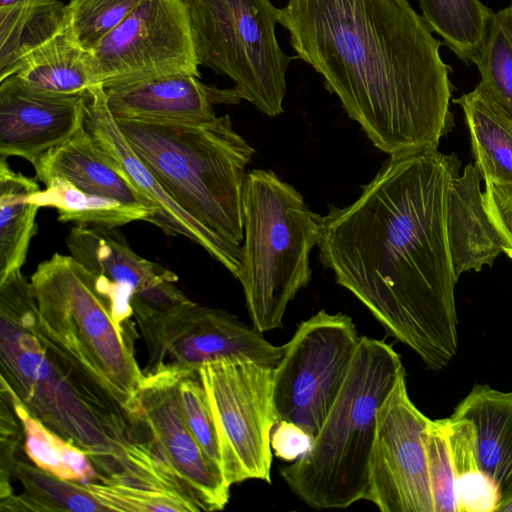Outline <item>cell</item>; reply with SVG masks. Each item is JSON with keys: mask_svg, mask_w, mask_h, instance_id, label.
Returning a JSON list of instances; mask_svg holds the SVG:
<instances>
[{"mask_svg": "<svg viewBox=\"0 0 512 512\" xmlns=\"http://www.w3.org/2000/svg\"><path fill=\"white\" fill-rule=\"evenodd\" d=\"M454 155H393L345 207L321 217L319 260L398 341L434 371L458 351L447 233Z\"/></svg>", "mask_w": 512, "mask_h": 512, "instance_id": "cell-1", "label": "cell"}, {"mask_svg": "<svg viewBox=\"0 0 512 512\" xmlns=\"http://www.w3.org/2000/svg\"><path fill=\"white\" fill-rule=\"evenodd\" d=\"M278 23L376 148L437 149L453 124L451 68L408 0H288Z\"/></svg>", "mask_w": 512, "mask_h": 512, "instance_id": "cell-2", "label": "cell"}, {"mask_svg": "<svg viewBox=\"0 0 512 512\" xmlns=\"http://www.w3.org/2000/svg\"><path fill=\"white\" fill-rule=\"evenodd\" d=\"M1 384L27 412L83 449L100 482L143 477L151 458L134 442L121 405L43 333L21 269L0 282Z\"/></svg>", "mask_w": 512, "mask_h": 512, "instance_id": "cell-3", "label": "cell"}, {"mask_svg": "<svg viewBox=\"0 0 512 512\" xmlns=\"http://www.w3.org/2000/svg\"><path fill=\"white\" fill-rule=\"evenodd\" d=\"M165 190L243 259V194L255 150L229 115L207 122L115 119Z\"/></svg>", "mask_w": 512, "mask_h": 512, "instance_id": "cell-4", "label": "cell"}, {"mask_svg": "<svg viewBox=\"0 0 512 512\" xmlns=\"http://www.w3.org/2000/svg\"><path fill=\"white\" fill-rule=\"evenodd\" d=\"M405 370L393 346L361 336L343 386L311 448L280 474L315 509H345L366 500L376 412Z\"/></svg>", "mask_w": 512, "mask_h": 512, "instance_id": "cell-5", "label": "cell"}, {"mask_svg": "<svg viewBox=\"0 0 512 512\" xmlns=\"http://www.w3.org/2000/svg\"><path fill=\"white\" fill-rule=\"evenodd\" d=\"M241 273L246 306L260 332L280 329L286 308L311 280L310 253L318 244L321 217L273 171L246 174Z\"/></svg>", "mask_w": 512, "mask_h": 512, "instance_id": "cell-6", "label": "cell"}, {"mask_svg": "<svg viewBox=\"0 0 512 512\" xmlns=\"http://www.w3.org/2000/svg\"><path fill=\"white\" fill-rule=\"evenodd\" d=\"M30 284L43 333L126 411L144 378L134 326L117 325L95 276L71 255L38 264Z\"/></svg>", "mask_w": 512, "mask_h": 512, "instance_id": "cell-7", "label": "cell"}, {"mask_svg": "<svg viewBox=\"0 0 512 512\" xmlns=\"http://www.w3.org/2000/svg\"><path fill=\"white\" fill-rule=\"evenodd\" d=\"M199 66L227 76L243 100L269 117L283 113L292 60L276 37L281 9L270 0H184Z\"/></svg>", "mask_w": 512, "mask_h": 512, "instance_id": "cell-8", "label": "cell"}, {"mask_svg": "<svg viewBox=\"0 0 512 512\" xmlns=\"http://www.w3.org/2000/svg\"><path fill=\"white\" fill-rule=\"evenodd\" d=\"M221 442V470L231 486L271 482V432L278 419L273 401L274 368L245 359H221L198 369Z\"/></svg>", "mask_w": 512, "mask_h": 512, "instance_id": "cell-9", "label": "cell"}, {"mask_svg": "<svg viewBox=\"0 0 512 512\" xmlns=\"http://www.w3.org/2000/svg\"><path fill=\"white\" fill-rule=\"evenodd\" d=\"M359 339L351 317L340 312L320 310L298 325L274 368L278 421L294 422L316 436L343 386Z\"/></svg>", "mask_w": 512, "mask_h": 512, "instance_id": "cell-10", "label": "cell"}, {"mask_svg": "<svg viewBox=\"0 0 512 512\" xmlns=\"http://www.w3.org/2000/svg\"><path fill=\"white\" fill-rule=\"evenodd\" d=\"M143 374L136 398L125 411L133 440L146 448L169 486L196 511L222 510L231 486L188 427L178 389L182 373Z\"/></svg>", "mask_w": 512, "mask_h": 512, "instance_id": "cell-11", "label": "cell"}, {"mask_svg": "<svg viewBox=\"0 0 512 512\" xmlns=\"http://www.w3.org/2000/svg\"><path fill=\"white\" fill-rule=\"evenodd\" d=\"M135 319L148 350L144 373L181 374L221 359H245L275 368L284 354V345L268 342L253 325L192 300Z\"/></svg>", "mask_w": 512, "mask_h": 512, "instance_id": "cell-12", "label": "cell"}, {"mask_svg": "<svg viewBox=\"0 0 512 512\" xmlns=\"http://www.w3.org/2000/svg\"><path fill=\"white\" fill-rule=\"evenodd\" d=\"M104 88L171 75L201 77L184 0H144L90 50Z\"/></svg>", "mask_w": 512, "mask_h": 512, "instance_id": "cell-13", "label": "cell"}, {"mask_svg": "<svg viewBox=\"0 0 512 512\" xmlns=\"http://www.w3.org/2000/svg\"><path fill=\"white\" fill-rule=\"evenodd\" d=\"M429 420L410 399L403 370L376 412L366 500L381 512H435L424 443Z\"/></svg>", "mask_w": 512, "mask_h": 512, "instance_id": "cell-14", "label": "cell"}, {"mask_svg": "<svg viewBox=\"0 0 512 512\" xmlns=\"http://www.w3.org/2000/svg\"><path fill=\"white\" fill-rule=\"evenodd\" d=\"M66 244L70 255L95 276L120 327L134 326L132 315L162 313L190 300L176 286V273L139 256L116 229L76 225Z\"/></svg>", "mask_w": 512, "mask_h": 512, "instance_id": "cell-15", "label": "cell"}, {"mask_svg": "<svg viewBox=\"0 0 512 512\" xmlns=\"http://www.w3.org/2000/svg\"><path fill=\"white\" fill-rule=\"evenodd\" d=\"M88 92L85 128L97 146L153 205L156 213L151 223L168 235L184 236L200 245L238 280L242 257L181 208L139 158L108 108L104 87L97 85Z\"/></svg>", "mask_w": 512, "mask_h": 512, "instance_id": "cell-16", "label": "cell"}, {"mask_svg": "<svg viewBox=\"0 0 512 512\" xmlns=\"http://www.w3.org/2000/svg\"><path fill=\"white\" fill-rule=\"evenodd\" d=\"M89 97L38 89L15 74L1 80L0 157H20L34 167L85 127Z\"/></svg>", "mask_w": 512, "mask_h": 512, "instance_id": "cell-17", "label": "cell"}, {"mask_svg": "<svg viewBox=\"0 0 512 512\" xmlns=\"http://www.w3.org/2000/svg\"><path fill=\"white\" fill-rule=\"evenodd\" d=\"M115 119H152L207 122L217 118L213 105L237 104L235 88L204 84L194 75H171L104 88Z\"/></svg>", "mask_w": 512, "mask_h": 512, "instance_id": "cell-18", "label": "cell"}, {"mask_svg": "<svg viewBox=\"0 0 512 512\" xmlns=\"http://www.w3.org/2000/svg\"><path fill=\"white\" fill-rule=\"evenodd\" d=\"M481 175L469 164L457 176L449 190L447 208V233L450 254L456 275L480 271L492 266L503 252L501 237L487 212Z\"/></svg>", "mask_w": 512, "mask_h": 512, "instance_id": "cell-19", "label": "cell"}, {"mask_svg": "<svg viewBox=\"0 0 512 512\" xmlns=\"http://www.w3.org/2000/svg\"><path fill=\"white\" fill-rule=\"evenodd\" d=\"M34 169L36 178L42 183L57 176L85 192L155 210L97 146L85 127L66 142L44 153Z\"/></svg>", "mask_w": 512, "mask_h": 512, "instance_id": "cell-20", "label": "cell"}, {"mask_svg": "<svg viewBox=\"0 0 512 512\" xmlns=\"http://www.w3.org/2000/svg\"><path fill=\"white\" fill-rule=\"evenodd\" d=\"M451 416L474 424L482 469L497 486L500 503L512 497V391L476 384Z\"/></svg>", "mask_w": 512, "mask_h": 512, "instance_id": "cell-21", "label": "cell"}, {"mask_svg": "<svg viewBox=\"0 0 512 512\" xmlns=\"http://www.w3.org/2000/svg\"><path fill=\"white\" fill-rule=\"evenodd\" d=\"M454 103L463 110L482 179L512 183V117L479 85Z\"/></svg>", "mask_w": 512, "mask_h": 512, "instance_id": "cell-22", "label": "cell"}, {"mask_svg": "<svg viewBox=\"0 0 512 512\" xmlns=\"http://www.w3.org/2000/svg\"><path fill=\"white\" fill-rule=\"evenodd\" d=\"M67 25V7L59 0H33L0 9V81L16 74L29 54Z\"/></svg>", "mask_w": 512, "mask_h": 512, "instance_id": "cell-23", "label": "cell"}, {"mask_svg": "<svg viewBox=\"0 0 512 512\" xmlns=\"http://www.w3.org/2000/svg\"><path fill=\"white\" fill-rule=\"evenodd\" d=\"M15 75L35 88L55 93L86 94L97 86L91 52L67 28L29 54Z\"/></svg>", "mask_w": 512, "mask_h": 512, "instance_id": "cell-24", "label": "cell"}, {"mask_svg": "<svg viewBox=\"0 0 512 512\" xmlns=\"http://www.w3.org/2000/svg\"><path fill=\"white\" fill-rule=\"evenodd\" d=\"M39 190L35 179L14 171L0 157V282L26 262L40 208L30 197Z\"/></svg>", "mask_w": 512, "mask_h": 512, "instance_id": "cell-25", "label": "cell"}, {"mask_svg": "<svg viewBox=\"0 0 512 512\" xmlns=\"http://www.w3.org/2000/svg\"><path fill=\"white\" fill-rule=\"evenodd\" d=\"M43 184L45 189L32 194L30 200L40 208H55L62 223L116 229L134 221L151 222L155 215L150 207L85 192L61 177H51Z\"/></svg>", "mask_w": 512, "mask_h": 512, "instance_id": "cell-26", "label": "cell"}, {"mask_svg": "<svg viewBox=\"0 0 512 512\" xmlns=\"http://www.w3.org/2000/svg\"><path fill=\"white\" fill-rule=\"evenodd\" d=\"M24 429V450L38 468L64 480L81 484L100 482L88 454L30 415L15 396L1 384Z\"/></svg>", "mask_w": 512, "mask_h": 512, "instance_id": "cell-27", "label": "cell"}, {"mask_svg": "<svg viewBox=\"0 0 512 512\" xmlns=\"http://www.w3.org/2000/svg\"><path fill=\"white\" fill-rule=\"evenodd\" d=\"M13 477L21 484L20 495L0 500V511H109L85 484L59 478L19 459Z\"/></svg>", "mask_w": 512, "mask_h": 512, "instance_id": "cell-28", "label": "cell"}, {"mask_svg": "<svg viewBox=\"0 0 512 512\" xmlns=\"http://www.w3.org/2000/svg\"><path fill=\"white\" fill-rule=\"evenodd\" d=\"M458 512H497L500 492L480 464L476 430L467 418H447Z\"/></svg>", "mask_w": 512, "mask_h": 512, "instance_id": "cell-29", "label": "cell"}, {"mask_svg": "<svg viewBox=\"0 0 512 512\" xmlns=\"http://www.w3.org/2000/svg\"><path fill=\"white\" fill-rule=\"evenodd\" d=\"M422 17L455 55L474 64L493 11L481 0H418Z\"/></svg>", "mask_w": 512, "mask_h": 512, "instance_id": "cell-30", "label": "cell"}, {"mask_svg": "<svg viewBox=\"0 0 512 512\" xmlns=\"http://www.w3.org/2000/svg\"><path fill=\"white\" fill-rule=\"evenodd\" d=\"M479 86L512 117V0L493 13L475 60Z\"/></svg>", "mask_w": 512, "mask_h": 512, "instance_id": "cell-31", "label": "cell"}, {"mask_svg": "<svg viewBox=\"0 0 512 512\" xmlns=\"http://www.w3.org/2000/svg\"><path fill=\"white\" fill-rule=\"evenodd\" d=\"M144 0H70L67 29L85 49H93Z\"/></svg>", "mask_w": 512, "mask_h": 512, "instance_id": "cell-32", "label": "cell"}, {"mask_svg": "<svg viewBox=\"0 0 512 512\" xmlns=\"http://www.w3.org/2000/svg\"><path fill=\"white\" fill-rule=\"evenodd\" d=\"M184 417L212 466L222 475L221 442L206 388L198 370L182 373L178 383ZM223 476V475H222Z\"/></svg>", "mask_w": 512, "mask_h": 512, "instance_id": "cell-33", "label": "cell"}, {"mask_svg": "<svg viewBox=\"0 0 512 512\" xmlns=\"http://www.w3.org/2000/svg\"><path fill=\"white\" fill-rule=\"evenodd\" d=\"M85 485L109 511L196 512V509L187 500L166 489L117 483H88Z\"/></svg>", "mask_w": 512, "mask_h": 512, "instance_id": "cell-34", "label": "cell"}, {"mask_svg": "<svg viewBox=\"0 0 512 512\" xmlns=\"http://www.w3.org/2000/svg\"><path fill=\"white\" fill-rule=\"evenodd\" d=\"M435 512H458L447 418L429 420L424 430Z\"/></svg>", "mask_w": 512, "mask_h": 512, "instance_id": "cell-35", "label": "cell"}, {"mask_svg": "<svg viewBox=\"0 0 512 512\" xmlns=\"http://www.w3.org/2000/svg\"><path fill=\"white\" fill-rule=\"evenodd\" d=\"M0 500L13 494L11 477L18 451L24 443V429L7 395L0 390Z\"/></svg>", "mask_w": 512, "mask_h": 512, "instance_id": "cell-36", "label": "cell"}, {"mask_svg": "<svg viewBox=\"0 0 512 512\" xmlns=\"http://www.w3.org/2000/svg\"><path fill=\"white\" fill-rule=\"evenodd\" d=\"M484 202L497 229L503 252L512 259V183L485 181Z\"/></svg>", "mask_w": 512, "mask_h": 512, "instance_id": "cell-37", "label": "cell"}, {"mask_svg": "<svg viewBox=\"0 0 512 512\" xmlns=\"http://www.w3.org/2000/svg\"><path fill=\"white\" fill-rule=\"evenodd\" d=\"M314 438L304 427L291 421L279 420L272 429L270 444L277 458L292 463L311 448Z\"/></svg>", "mask_w": 512, "mask_h": 512, "instance_id": "cell-38", "label": "cell"}, {"mask_svg": "<svg viewBox=\"0 0 512 512\" xmlns=\"http://www.w3.org/2000/svg\"><path fill=\"white\" fill-rule=\"evenodd\" d=\"M33 0H0V9L10 8L15 5L27 3Z\"/></svg>", "mask_w": 512, "mask_h": 512, "instance_id": "cell-39", "label": "cell"}, {"mask_svg": "<svg viewBox=\"0 0 512 512\" xmlns=\"http://www.w3.org/2000/svg\"><path fill=\"white\" fill-rule=\"evenodd\" d=\"M497 512H512V497L502 501L497 508Z\"/></svg>", "mask_w": 512, "mask_h": 512, "instance_id": "cell-40", "label": "cell"}]
</instances>
